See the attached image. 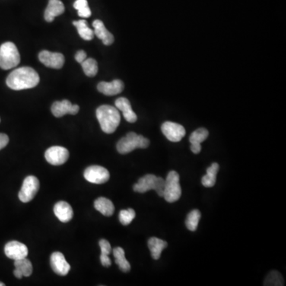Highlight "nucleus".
I'll return each mask as SVG.
<instances>
[{
  "label": "nucleus",
  "mask_w": 286,
  "mask_h": 286,
  "mask_svg": "<svg viewBox=\"0 0 286 286\" xmlns=\"http://www.w3.org/2000/svg\"><path fill=\"white\" fill-rule=\"evenodd\" d=\"M115 106L118 110L121 111L123 115L124 119L131 123L136 122L138 117L131 108L129 100L125 97H120L115 100Z\"/></svg>",
  "instance_id": "nucleus-16"
},
{
  "label": "nucleus",
  "mask_w": 286,
  "mask_h": 286,
  "mask_svg": "<svg viewBox=\"0 0 286 286\" xmlns=\"http://www.w3.org/2000/svg\"><path fill=\"white\" fill-rule=\"evenodd\" d=\"M77 11H78V15L80 16V17H84V19L89 17L92 15V11L90 8H89L88 6L84 7V8L80 9V10H78Z\"/></svg>",
  "instance_id": "nucleus-32"
},
{
  "label": "nucleus",
  "mask_w": 286,
  "mask_h": 286,
  "mask_svg": "<svg viewBox=\"0 0 286 286\" xmlns=\"http://www.w3.org/2000/svg\"><path fill=\"white\" fill-rule=\"evenodd\" d=\"M264 285L265 286H281L284 285V279L282 276L278 271H271L265 281H264Z\"/></svg>",
  "instance_id": "nucleus-30"
},
{
  "label": "nucleus",
  "mask_w": 286,
  "mask_h": 286,
  "mask_svg": "<svg viewBox=\"0 0 286 286\" xmlns=\"http://www.w3.org/2000/svg\"><path fill=\"white\" fill-rule=\"evenodd\" d=\"M40 183L39 179L34 176H28L25 178L19 198L23 203H28L34 198L39 192Z\"/></svg>",
  "instance_id": "nucleus-7"
},
{
  "label": "nucleus",
  "mask_w": 286,
  "mask_h": 286,
  "mask_svg": "<svg viewBox=\"0 0 286 286\" xmlns=\"http://www.w3.org/2000/svg\"><path fill=\"white\" fill-rule=\"evenodd\" d=\"M55 216L62 223H68L74 217V210L68 203L59 201L53 208Z\"/></svg>",
  "instance_id": "nucleus-19"
},
{
  "label": "nucleus",
  "mask_w": 286,
  "mask_h": 286,
  "mask_svg": "<svg viewBox=\"0 0 286 286\" xmlns=\"http://www.w3.org/2000/svg\"><path fill=\"white\" fill-rule=\"evenodd\" d=\"M94 207L98 211H100L105 217H112L115 211V206L110 200L105 198L96 199L94 202Z\"/></svg>",
  "instance_id": "nucleus-22"
},
{
  "label": "nucleus",
  "mask_w": 286,
  "mask_h": 286,
  "mask_svg": "<svg viewBox=\"0 0 286 286\" xmlns=\"http://www.w3.org/2000/svg\"><path fill=\"white\" fill-rule=\"evenodd\" d=\"M113 255L115 263L117 264L121 271L128 273L131 271V264L127 260L125 252L122 247H115L113 249Z\"/></svg>",
  "instance_id": "nucleus-24"
},
{
  "label": "nucleus",
  "mask_w": 286,
  "mask_h": 286,
  "mask_svg": "<svg viewBox=\"0 0 286 286\" xmlns=\"http://www.w3.org/2000/svg\"><path fill=\"white\" fill-rule=\"evenodd\" d=\"M84 176L90 183L101 185L106 183L110 179V173L104 167L100 166H92L85 169Z\"/></svg>",
  "instance_id": "nucleus-8"
},
{
  "label": "nucleus",
  "mask_w": 286,
  "mask_h": 286,
  "mask_svg": "<svg viewBox=\"0 0 286 286\" xmlns=\"http://www.w3.org/2000/svg\"><path fill=\"white\" fill-rule=\"evenodd\" d=\"M100 249H101V255H100V262L102 265L104 267H109L112 265V261L109 255L112 253V246L110 243L106 239H101L99 242Z\"/></svg>",
  "instance_id": "nucleus-26"
},
{
  "label": "nucleus",
  "mask_w": 286,
  "mask_h": 286,
  "mask_svg": "<svg viewBox=\"0 0 286 286\" xmlns=\"http://www.w3.org/2000/svg\"><path fill=\"white\" fill-rule=\"evenodd\" d=\"M219 169H220V166L217 163H212L211 166L207 169V174L203 176L202 179H201V182H202V185L204 187L211 188L216 185Z\"/></svg>",
  "instance_id": "nucleus-23"
},
{
  "label": "nucleus",
  "mask_w": 286,
  "mask_h": 286,
  "mask_svg": "<svg viewBox=\"0 0 286 286\" xmlns=\"http://www.w3.org/2000/svg\"><path fill=\"white\" fill-rule=\"evenodd\" d=\"M14 277H16V278H19V279H21V278H23V274H22L21 271H19V270L17 269L14 270Z\"/></svg>",
  "instance_id": "nucleus-36"
},
{
  "label": "nucleus",
  "mask_w": 286,
  "mask_h": 286,
  "mask_svg": "<svg viewBox=\"0 0 286 286\" xmlns=\"http://www.w3.org/2000/svg\"><path fill=\"white\" fill-rule=\"evenodd\" d=\"M65 12V6L61 0H49L47 7L45 11L44 17L46 21L51 23L57 16L61 15Z\"/></svg>",
  "instance_id": "nucleus-17"
},
{
  "label": "nucleus",
  "mask_w": 286,
  "mask_h": 286,
  "mask_svg": "<svg viewBox=\"0 0 286 286\" xmlns=\"http://www.w3.org/2000/svg\"><path fill=\"white\" fill-rule=\"evenodd\" d=\"M84 74L87 77H93L97 74L98 64L97 61L93 58H86L82 63H81Z\"/></svg>",
  "instance_id": "nucleus-29"
},
{
  "label": "nucleus",
  "mask_w": 286,
  "mask_h": 286,
  "mask_svg": "<svg viewBox=\"0 0 286 286\" xmlns=\"http://www.w3.org/2000/svg\"><path fill=\"white\" fill-rule=\"evenodd\" d=\"M14 267L15 269L21 271L23 277H30L33 273V266L31 262L26 258L14 261Z\"/></svg>",
  "instance_id": "nucleus-28"
},
{
  "label": "nucleus",
  "mask_w": 286,
  "mask_h": 286,
  "mask_svg": "<svg viewBox=\"0 0 286 286\" xmlns=\"http://www.w3.org/2000/svg\"><path fill=\"white\" fill-rule=\"evenodd\" d=\"M93 26L94 27V34L96 35V37L103 42L105 46H110L115 41L113 35L106 30L101 20H95L93 22Z\"/></svg>",
  "instance_id": "nucleus-20"
},
{
  "label": "nucleus",
  "mask_w": 286,
  "mask_h": 286,
  "mask_svg": "<svg viewBox=\"0 0 286 286\" xmlns=\"http://www.w3.org/2000/svg\"><path fill=\"white\" fill-rule=\"evenodd\" d=\"M80 110V106L77 104H72L71 102L67 100L62 101H56L51 106V112L55 117L61 118L67 114L77 115Z\"/></svg>",
  "instance_id": "nucleus-13"
},
{
  "label": "nucleus",
  "mask_w": 286,
  "mask_h": 286,
  "mask_svg": "<svg viewBox=\"0 0 286 286\" xmlns=\"http://www.w3.org/2000/svg\"><path fill=\"white\" fill-rule=\"evenodd\" d=\"M87 58V53L84 50H80L76 53L75 59L79 63H82L83 61Z\"/></svg>",
  "instance_id": "nucleus-33"
},
{
  "label": "nucleus",
  "mask_w": 286,
  "mask_h": 286,
  "mask_svg": "<svg viewBox=\"0 0 286 286\" xmlns=\"http://www.w3.org/2000/svg\"><path fill=\"white\" fill-rule=\"evenodd\" d=\"M0 286H5V284L3 282H0Z\"/></svg>",
  "instance_id": "nucleus-37"
},
{
  "label": "nucleus",
  "mask_w": 286,
  "mask_h": 286,
  "mask_svg": "<svg viewBox=\"0 0 286 286\" xmlns=\"http://www.w3.org/2000/svg\"><path fill=\"white\" fill-rule=\"evenodd\" d=\"M208 135L209 133L205 128H199L192 133L189 141L191 143V150L193 154H198L201 151V143L208 138Z\"/></svg>",
  "instance_id": "nucleus-18"
},
{
  "label": "nucleus",
  "mask_w": 286,
  "mask_h": 286,
  "mask_svg": "<svg viewBox=\"0 0 286 286\" xmlns=\"http://www.w3.org/2000/svg\"><path fill=\"white\" fill-rule=\"evenodd\" d=\"M9 142V138L5 134L0 133V150L7 147Z\"/></svg>",
  "instance_id": "nucleus-35"
},
{
  "label": "nucleus",
  "mask_w": 286,
  "mask_h": 286,
  "mask_svg": "<svg viewBox=\"0 0 286 286\" xmlns=\"http://www.w3.org/2000/svg\"><path fill=\"white\" fill-rule=\"evenodd\" d=\"M74 26L77 27V31L80 37L82 38L84 40L91 41L94 38V30L89 28L87 21L84 20H78V21L74 22Z\"/></svg>",
  "instance_id": "nucleus-25"
},
{
  "label": "nucleus",
  "mask_w": 286,
  "mask_h": 286,
  "mask_svg": "<svg viewBox=\"0 0 286 286\" xmlns=\"http://www.w3.org/2000/svg\"><path fill=\"white\" fill-rule=\"evenodd\" d=\"M162 131L168 140L173 142L182 141L185 135V129L181 124L176 122H165L162 125Z\"/></svg>",
  "instance_id": "nucleus-10"
},
{
  "label": "nucleus",
  "mask_w": 286,
  "mask_h": 286,
  "mask_svg": "<svg viewBox=\"0 0 286 286\" xmlns=\"http://www.w3.org/2000/svg\"><path fill=\"white\" fill-rule=\"evenodd\" d=\"M201 217V213L199 210L195 209L190 211L187 217L186 221H185L187 228L191 231H195L198 229Z\"/></svg>",
  "instance_id": "nucleus-27"
},
{
  "label": "nucleus",
  "mask_w": 286,
  "mask_h": 286,
  "mask_svg": "<svg viewBox=\"0 0 286 286\" xmlns=\"http://www.w3.org/2000/svg\"><path fill=\"white\" fill-rule=\"evenodd\" d=\"M20 52L13 42H5L0 46V68L4 70L14 68L20 64Z\"/></svg>",
  "instance_id": "nucleus-5"
},
{
  "label": "nucleus",
  "mask_w": 286,
  "mask_h": 286,
  "mask_svg": "<svg viewBox=\"0 0 286 286\" xmlns=\"http://www.w3.org/2000/svg\"><path fill=\"white\" fill-rule=\"evenodd\" d=\"M136 217L135 211L132 208H128L126 210H122L119 212V219L122 225L128 226L133 221Z\"/></svg>",
  "instance_id": "nucleus-31"
},
{
  "label": "nucleus",
  "mask_w": 286,
  "mask_h": 286,
  "mask_svg": "<svg viewBox=\"0 0 286 286\" xmlns=\"http://www.w3.org/2000/svg\"><path fill=\"white\" fill-rule=\"evenodd\" d=\"M96 117L102 131L106 134L115 132L120 123V114L115 106L102 105L96 110Z\"/></svg>",
  "instance_id": "nucleus-2"
},
{
  "label": "nucleus",
  "mask_w": 286,
  "mask_h": 286,
  "mask_svg": "<svg viewBox=\"0 0 286 286\" xmlns=\"http://www.w3.org/2000/svg\"><path fill=\"white\" fill-rule=\"evenodd\" d=\"M88 6V3H87V0H77L75 3H74V7L76 10H80V9L84 8V7Z\"/></svg>",
  "instance_id": "nucleus-34"
},
{
  "label": "nucleus",
  "mask_w": 286,
  "mask_h": 286,
  "mask_svg": "<svg viewBox=\"0 0 286 286\" xmlns=\"http://www.w3.org/2000/svg\"><path fill=\"white\" fill-rule=\"evenodd\" d=\"M182 187L180 185V176L177 172L170 171L165 180V189L163 198L167 202L177 201L182 196Z\"/></svg>",
  "instance_id": "nucleus-6"
},
{
  "label": "nucleus",
  "mask_w": 286,
  "mask_h": 286,
  "mask_svg": "<svg viewBox=\"0 0 286 286\" xmlns=\"http://www.w3.org/2000/svg\"><path fill=\"white\" fill-rule=\"evenodd\" d=\"M51 267L53 272L60 276H65L69 272L71 267L65 259L63 254L61 252H55L51 255Z\"/></svg>",
  "instance_id": "nucleus-14"
},
{
  "label": "nucleus",
  "mask_w": 286,
  "mask_h": 286,
  "mask_svg": "<svg viewBox=\"0 0 286 286\" xmlns=\"http://www.w3.org/2000/svg\"><path fill=\"white\" fill-rule=\"evenodd\" d=\"M150 145V141L142 135L136 133H128L126 136L121 138L117 143V150L119 154H129L135 149H146Z\"/></svg>",
  "instance_id": "nucleus-4"
},
{
  "label": "nucleus",
  "mask_w": 286,
  "mask_h": 286,
  "mask_svg": "<svg viewBox=\"0 0 286 286\" xmlns=\"http://www.w3.org/2000/svg\"><path fill=\"white\" fill-rule=\"evenodd\" d=\"M4 252L7 258L14 261L26 258L29 253L27 246L17 241H11L7 243L4 247Z\"/></svg>",
  "instance_id": "nucleus-12"
},
{
  "label": "nucleus",
  "mask_w": 286,
  "mask_h": 286,
  "mask_svg": "<svg viewBox=\"0 0 286 286\" xmlns=\"http://www.w3.org/2000/svg\"><path fill=\"white\" fill-rule=\"evenodd\" d=\"M40 77L37 72L30 67H21L11 72L7 78V84L10 88L20 91L33 88L39 84Z\"/></svg>",
  "instance_id": "nucleus-1"
},
{
  "label": "nucleus",
  "mask_w": 286,
  "mask_h": 286,
  "mask_svg": "<svg viewBox=\"0 0 286 286\" xmlns=\"http://www.w3.org/2000/svg\"><path fill=\"white\" fill-rule=\"evenodd\" d=\"M98 91L105 96H115L122 93L124 89V84L122 80H114L112 82L99 83Z\"/></svg>",
  "instance_id": "nucleus-15"
},
{
  "label": "nucleus",
  "mask_w": 286,
  "mask_h": 286,
  "mask_svg": "<svg viewBox=\"0 0 286 286\" xmlns=\"http://www.w3.org/2000/svg\"><path fill=\"white\" fill-rule=\"evenodd\" d=\"M69 157V152L65 147H50L45 153V157L49 164L52 166H61L65 164Z\"/></svg>",
  "instance_id": "nucleus-9"
},
{
  "label": "nucleus",
  "mask_w": 286,
  "mask_h": 286,
  "mask_svg": "<svg viewBox=\"0 0 286 286\" xmlns=\"http://www.w3.org/2000/svg\"><path fill=\"white\" fill-rule=\"evenodd\" d=\"M39 61L46 67L56 69L62 68L65 63V57L60 52L43 50L39 52Z\"/></svg>",
  "instance_id": "nucleus-11"
},
{
  "label": "nucleus",
  "mask_w": 286,
  "mask_h": 286,
  "mask_svg": "<svg viewBox=\"0 0 286 286\" xmlns=\"http://www.w3.org/2000/svg\"><path fill=\"white\" fill-rule=\"evenodd\" d=\"M167 246L168 243L166 241L158 238L152 237L148 240V247L151 253L152 258H154V260H158L163 249Z\"/></svg>",
  "instance_id": "nucleus-21"
},
{
  "label": "nucleus",
  "mask_w": 286,
  "mask_h": 286,
  "mask_svg": "<svg viewBox=\"0 0 286 286\" xmlns=\"http://www.w3.org/2000/svg\"><path fill=\"white\" fill-rule=\"evenodd\" d=\"M165 189V180L163 177L156 176L154 174H147L140 178L138 182L134 185L133 189L139 193H145L150 190L157 192V195L163 198Z\"/></svg>",
  "instance_id": "nucleus-3"
}]
</instances>
